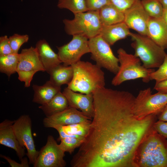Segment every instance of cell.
<instances>
[{
  "label": "cell",
  "mask_w": 167,
  "mask_h": 167,
  "mask_svg": "<svg viewBox=\"0 0 167 167\" xmlns=\"http://www.w3.org/2000/svg\"><path fill=\"white\" fill-rule=\"evenodd\" d=\"M131 32L123 22L102 26L99 35L110 46L118 41L130 36Z\"/></svg>",
  "instance_id": "19"
},
{
  "label": "cell",
  "mask_w": 167,
  "mask_h": 167,
  "mask_svg": "<svg viewBox=\"0 0 167 167\" xmlns=\"http://www.w3.org/2000/svg\"><path fill=\"white\" fill-rule=\"evenodd\" d=\"M88 11H99L105 5L111 4V0H85Z\"/></svg>",
  "instance_id": "31"
},
{
  "label": "cell",
  "mask_w": 167,
  "mask_h": 167,
  "mask_svg": "<svg viewBox=\"0 0 167 167\" xmlns=\"http://www.w3.org/2000/svg\"><path fill=\"white\" fill-rule=\"evenodd\" d=\"M72 66H65L61 64L54 68L49 73V80L54 84L61 87L68 84L72 80L73 76Z\"/></svg>",
  "instance_id": "24"
},
{
  "label": "cell",
  "mask_w": 167,
  "mask_h": 167,
  "mask_svg": "<svg viewBox=\"0 0 167 167\" xmlns=\"http://www.w3.org/2000/svg\"><path fill=\"white\" fill-rule=\"evenodd\" d=\"M59 146L65 152L71 154L75 148L79 147L84 141V140L75 137H68L61 139Z\"/></svg>",
  "instance_id": "28"
},
{
  "label": "cell",
  "mask_w": 167,
  "mask_h": 167,
  "mask_svg": "<svg viewBox=\"0 0 167 167\" xmlns=\"http://www.w3.org/2000/svg\"><path fill=\"white\" fill-rule=\"evenodd\" d=\"M74 15L73 19L63 20L66 34L82 36L88 39L99 35L102 26L98 11H89Z\"/></svg>",
  "instance_id": "6"
},
{
  "label": "cell",
  "mask_w": 167,
  "mask_h": 167,
  "mask_svg": "<svg viewBox=\"0 0 167 167\" xmlns=\"http://www.w3.org/2000/svg\"><path fill=\"white\" fill-rule=\"evenodd\" d=\"M13 53L11 47L9 37L6 35L0 37V56Z\"/></svg>",
  "instance_id": "32"
},
{
  "label": "cell",
  "mask_w": 167,
  "mask_h": 167,
  "mask_svg": "<svg viewBox=\"0 0 167 167\" xmlns=\"http://www.w3.org/2000/svg\"><path fill=\"white\" fill-rule=\"evenodd\" d=\"M117 53L119 67L112 80V85L117 86L126 81L138 79H142L145 83L151 80L150 76L155 71L154 69L146 68L141 64L139 58L127 53L123 48H119Z\"/></svg>",
  "instance_id": "4"
},
{
  "label": "cell",
  "mask_w": 167,
  "mask_h": 167,
  "mask_svg": "<svg viewBox=\"0 0 167 167\" xmlns=\"http://www.w3.org/2000/svg\"><path fill=\"white\" fill-rule=\"evenodd\" d=\"M139 0H111L112 3L123 12Z\"/></svg>",
  "instance_id": "33"
},
{
  "label": "cell",
  "mask_w": 167,
  "mask_h": 167,
  "mask_svg": "<svg viewBox=\"0 0 167 167\" xmlns=\"http://www.w3.org/2000/svg\"><path fill=\"white\" fill-rule=\"evenodd\" d=\"M131 44L135 55L139 58L143 65L147 69L158 68L163 63L166 54L165 50L147 36L131 32Z\"/></svg>",
  "instance_id": "5"
},
{
  "label": "cell",
  "mask_w": 167,
  "mask_h": 167,
  "mask_svg": "<svg viewBox=\"0 0 167 167\" xmlns=\"http://www.w3.org/2000/svg\"><path fill=\"white\" fill-rule=\"evenodd\" d=\"M124 13V22L129 29L135 30L139 34L148 36V25L150 17L143 7L140 0Z\"/></svg>",
  "instance_id": "13"
},
{
  "label": "cell",
  "mask_w": 167,
  "mask_h": 167,
  "mask_svg": "<svg viewBox=\"0 0 167 167\" xmlns=\"http://www.w3.org/2000/svg\"><path fill=\"white\" fill-rule=\"evenodd\" d=\"M35 48L45 71L48 74H49L54 68L62 63L58 54L52 50L45 40L38 41L36 44Z\"/></svg>",
  "instance_id": "17"
},
{
  "label": "cell",
  "mask_w": 167,
  "mask_h": 167,
  "mask_svg": "<svg viewBox=\"0 0 167 167\" xmlns=\"http://www.w3.org/2000/svg\"><path fill=\"white\" fill-rule=\"evenodd\" d=\"M141 4L151 18H162L164 9L158 0H140Z\"/></svg>",
  "instance_id": "27"
},
{
  "label": "cell",
  "mask_w": 167,
  "mask_h": 167,
  "mask_svg": "<svg viewBox=\"0 0 167 167\" xmlns=\"http://www.w3.org/2000/svg\"><path fill=\"white\" fill-rule=\"evenodd\" d=\"M71 66L74 73L72 80L67 84L69 89L88 94L105 87L104 73L96 64L80 60Z\"/></svg>",
  "instance_id": "3"
},
{
  "label": "cell",
  "mask_w": 167,
  "mask_h": 167,
  "mask_svg": "<svg viewBox=\"0 0 167 167\" xmlns=\"http://www.w3.org/2000/svg\"><path fill=\"white\" fill-rule=\"evenodd\" d=\"M57 6L67 9L74 14L88 11L85 0H58Z\"/></svg>",
  "instance_id": "26"
},
{
  "label": "cell",
  "mask_w": 167,
  "mask_h": 167,
  "mask_svg": "<svg viewBox=\"0 0 167 167\" xmlns=\"http://www.w3.org/2000/svg\"><path fill=\"white\" fill-rule=\"evenodd\" d=\"M148 36L164 49H167V24L162 18L150 17Z\"/></svg>",
  "instance_id": "18"
},
{
  "label": "cell",
  "mask_w": 167,
  "mask_h": 167,
  "mask_svg": "<svg viewBox=\"0 0 167 167\" xmlns=\"http://www.w3.org/2000/svg\"><path fill=\"white\" fill-rule=\"evenodd\" d=\"M153 127L158 133L167 139V122L158 120L154 123Z\"/></svg>",
  "instance_id": "34"
},
{
  "label": "cell",
  "mask_w": 167,
  "mask_h": 167,
  "mask_svg": "<svg viewBox=\"0 0 167 167\" xmlns=\"http://www.w3.org/2000/svg\"><path fill=\"white\" fill-rule=\"evenodd\" d=\"M65 152L60 148L54 137L48 136L45 145L39 151L34 167H65Z\"/></svg>",
  "instance_id": "12"
},
{
  "label": "cell",
  "mask_w": 167,
  "mask_h": 167,
  "mask_svg": "<svg viewBox=\"0 0 167 167\" xmlns=\"http://www.w3.org/2000/svg\"><path fill=\"white\" fill-rule=\"evenodd\" d=\"M62 93L67 100L69 107L80 110L85 116L92 120L94 112L93 94L77 93L67 87Z\"/></svg>",
  "instance_id": "15"
},
{
  "label": "cell",
  "mask_w": 167,
  "mask_h": 167,
  "mask_svg": "<svg viewBox=\"0 0 167 167\" xmlns=\"http://www.w3.org/2000/svg\"><path fill=\"white\" fill-rule=\"evenodd\" d=\"M164 9L167 8V0H158Z\"/></svg>",
  "instance_id": "39"
},
{
  "label": "cell",
  "mask_w": 167,
  "mask_h": 167,
  "mask_svg": "<svg viewBox=\"0 0 167 167\" xmlns=\"http://www.w3.org/2000/svg\"><path fill=\"white\" fill-rule=\"evenodd\" d=\"M32 88L34 91L32 101L41 105L48 103L61 91V87L56 85L49 80L42 86L34 84Z\"/></svg>",
  "instance_id": "21"
},
{
  "label": "cell",
  "mask_w": 167,
  "mask_h": 167,
  "mask_svg": "<svg viewBox=\"0 0 167 167\" xmlns=\"http://www.w3.org/2000/svg\"><path fill=\"white\" fill-rule=\"evenodd\" d=\"M167 104V94L159 92L152 94L148 88L140 91L134 101L133 111L139 119L150 115H157Z\"/></svg>",
  "instance_id": "7"
},
{
  "label": "cell",
  "mask_w": 167,
  "mask_h": 167,
  "mask_svg": "<svg viewBox=\"0 0 167 167\" xmlns=\"http://www.w3.org/2000/svg\"><path fill=\"white\" fill-rule=\"evenodd\" d=\"M91 58L96 65L116 74L119 65L118 57L114 54L110 47L99 35L88 39Z\"/></svg>",
  "instance_id": "8"
},
{
  "label": "cell",
  "mask_w": 167,
  "mask_h": 167,
  "mask_svg": "<svg viewBox=\"0 0 167 167\" xmlns=\"http://www.w3.org/2000/svg\"><path fill=\"white\" fill-rule=\"evenodd\" d=\"M156 71L152 72L150 76L151 80L155 81V84L167 79V54H165L162 64Z\"/></svg>",
  "instance_id": "29"
},
{
  "label": "cell",
  "mask_w": 167,
  "mask_h": 167,
  "mask_svg": "<svg viewBox=\"0 0 167 167\" xmlns=\"http://www.w3.org/2000/svg\"><path fill=\"white\" fill-rule=\"evenodd\" d=\"M14 121L6 119L0 123V144L14 149L21 161L24 157L25 148L18 141L13 125Z\"/></svg>",
  "instance_id": "16"
},
{
  "label": "cell",
  "mask_w": 167,
  "mask_h": 167,
  "mask_svg": "<svg viewBox=\"0 0 167 167\" xmlns=\"http://www.w3.org/2000/svg\"><path fill=\"white\" fill-rule=\"evenodd\" d=\"M162 18L167 24V8L164 9Z\"/></svg>",
  "instance_id": "38"
},
{
  "label": "cell",
  "mask_w": 167,
  "mask_h": 167,
  "mask_svg": "<svg viewBox=\"0 0 167 167\" xmlns=\"http://www.w3.org/2000/svg\"><path fill=\"white\" fill-rule=\"evenodd\" d=\"M19 54L13 53L0 56V71L9 78L16 72L19 62Z\"/></svg>",
  "instance_id": "25"
},
{
  "label": "cell",
  "mask_w": 167,
  "mask_h": 167,
  "mask_svg": "<svg viewBox=\"0 0 167 167\" xmlns=\"http://www.w3.org/2000/svg\"><path fill=\"white\" fill-rule=\"evenodd\" d=\"M69 107L67 100L64 95L60 92L47 103L39 107L48 117L63 111Z\"/></svg>",
  "instance_id": "23"
},
{
  "label": "cell",
  "mask_w": 167,
  "mask_h": 167,
  "mask_svg": "<svg viewBox=\"0 0 167 167\" xmlns=\"http://www.w3.org/2000/svg\"><path fill=\"white\" fill-rule=\"evenodd\" d=\"M102 26L110 25L124 21V13L112 3L105 6L99 11Z\"/></svg>",
  "instance_id": "22"
},
{
  "label": "cell",
  "mask_w": 167,
  "mask_h": 167,
  "mask_svg": "<svg viewBox=\"0 0 167 167\" xmlns=\"http://www.w3.org/2000/svg\"><path fill=\"white\" fill-rule=\"evenodd\" d=\"M94 115L89 132L71 161L72 167H133L139 143L156 121L154 114L139 119L135 97L105 88L93 93Z\"/></svg>",
  "instance_id": "1"
},
{
  "label": "cell",
  "mask_w": 167,
  "mask_h": 167,
  "mask_svg": "<svg viewBox=\"0 0 167 167\" xmlns=\"http://www.w3.org/2000/svg\"><path fill=\"white\" fill-rule=\"evenodd\" d=\"M91 121L77 123L65 126L55 127L59 134L58 139L60 141L62 138L68 137H75L84 140L89 132Z\"/></svg>",
  "instance_id": "20"
},
{
  "label": "cell",
  "mask_w": 167,
  "mask_h": 167,
  "mask_svg": "<svg viewBox=\"0 0 167 167\" xmlns=\"http://www.w3.org/2000/svg\"><path fill=\"white\" fill-rule=\"evenodd\" d=\"M29 39V36L27 34L22 35L15 33L9 36V41L13 53H18L21 46L23 44L27 42Z\"/></svg>",
  "instance_id": "30"
},
{
  "label": "cell",
  "mask_w": 167,
  "mask_h": 167,
  "mask_svg": "<svg viewBox=\"0 0 167 167\" xmlns=\"http://www.w3.org/2000/svg\"><path fill=\"white\" fill-rule=\"evenodd\" d=\"M67 44L57 47L58 54L65 66H71L80 60L82 56L90 53L88 39L81 35H73Z\"/></svg>",
  "instance_id": "11"
},
{
  "label": "cell",
  "mask_w": 167,
  "mask_h": 167,
  "mask_svg": "<svg viewBox=\"0 0 167 167\" xmlns=\"http://www.w3.org/2000/svg\"><path fill=\"white\" fill-rule=\"evenodd\" d=\"M31 119L28 115L20 116L14 121L13 128L17 138L20 144L27 151L26 155L29 164H35L38 157L39 151L35 147L32 131Z\"/></svg>",
  "instance_id": "10"
},
{
  "label": "cell",
  "mask_w": 167,
  "mask_h": 167,
  "mask_svg": "<svg viewBox=\"0 0 167 167\" xmlns=\"http://www.w3.org/2000/svg\"><path fill=\"white\" fill-rule=\"evenodd\" d=\"M90 119L82 112L69 107L63 111L45 117L43 120V124L45 127L54 128L57 126L88 122Z\"/></svg>",
  "instance_id": "14"
},
{
  "label": "cell",
  "mask_w": 167,
  "mask_h": 167,
  "mask_svg": "<svg viewBox=\"0 0 167 167\" xmlns=\"http://www.w3.org/2000/svg\"><path fill=\"white\" fill-rule=\"evenodd\" d=\"M154 89L158 92L167 94V79L155 84Z\"/></svg>",
  "instance_id": "36"
},
{
  "label": "cell",
  "mask_w": 167,
  "mask_h": 167,
  "mask_svg": "<svg viewBox=\"0 0 167 167\" xmlns=\"http://www.w3.org/2000/svg\"><path fill=\"white\" fill-rule=\"evenodd\" d=\"M45 71L39 58L36 48L32 46L23 49L19 54L16 72L18 79L28 87L34 75L37 72Z\"/></svg>",
  "instance_id": "9"
},
{
  "label": "cell",
  "mask_w": 167,
  "mask_h": 167,
  "mask_svg": "<svg viewBox=\"0 0 167 167\" xmlns=\"http://www.w3.org/2000/svg\"><path fill=\"white\" fill-rule=\"evenodd\" d=\"M134 167H167V139L152 127L136 150Z\"/></svg>",
  "instance_id": "2"
},
{
  "label": "cell",
  "mask_w": 167,
  "mask_h": 167,
  "mask_svg": "<svg viewBox=\"0 0 167 167\" xmlns=\"http://www.w3.org/2000/svg\"><path fill=\"white\" fill-rule=\"evenodd\" d=\"M157 118L159 120L167 122V104L161 112L157 115Z\"/></svg>",
  "instance_id": "37"
},
{
  "label": "cell",
  "mask_w": 167,
  "mask_h": 167,
  "mask_svg": "<svg viewBox=\"0 0 167 167\" xmlns=\"http://www.w3.org/2000/svg\"><path fill=\"white\" fill-rule=\"evenodd\" d=\"M0 157L6 160L11 167H29V162L27 157H24L21 161L20 163H18L12 160L8 156L0 154Z\"/></svg>",
  "instance_id": "35"
}]
</instances>
